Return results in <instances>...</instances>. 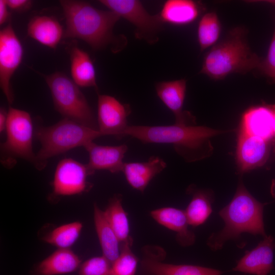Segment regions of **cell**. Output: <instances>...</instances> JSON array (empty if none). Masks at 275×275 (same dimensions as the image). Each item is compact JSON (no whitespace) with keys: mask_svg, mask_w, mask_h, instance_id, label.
Returning a JSON list of instances; mask_svg holds the SVG:
<instances>
[{"mask_svg":"<svg viewBox=\"0 0 275 275\" xmlns=\"http://www.w3.org/2000/svg\"><path fill=\"white\" fill-rule=\"evenodd\" d=\"M60 3L66 21L64 38L82 40L94 50L111 46L115 53L126 45L124 35L113 33L114 26L121 18L115 12L98 9L82 1L62 0Z\"/></svg>","mask_w":275,"mask_h":275,"instance_id":"6da1fadb","label":"cell"},{"mask_svg":"<svg viewBox=\"0 0 275 275\" xmlns=\"http://www.w3.org/2000/svg\"><path fill=\"white\" fill-rule=\"evenodd\" d=\"M225 132L203 126L129 125L124 136L135 138L144 144L171 145L187 162H194L209 156L212 150L210 139Z\"/></svg>","mask_w":275,"mask_h":275,"instance_id":"7a4b0ae2","label":"cell"},{"mask_svg":"<svg viewBox=\"0 0 275 275\" xmlns=\"http://www.w3.org/2000/svg\"><path fill=\"white\" fill-rule=\"evenodd\" d=\"M265 204L257 201L240 181L232 200L218 212L225 223L224 228L211 234L208 246L213 251L219 250L227 241L238 240L243 233L265 237L263 218Z\"/></svg>","mask_w":275,"mask_h":275,"instance_id":"3957f363","label":"cell"},{"mask_svg":"<svg viewBox=\"0 0 275 275\" xmlns=\"http://www.w3.org/2000/svg\"><path fill=\"white\" fill-rule=\"evenodd\" d=\"M244 36L242 29L232 30L226 39L206 53L200 73L217 80L232 73L259 70L262 59L251 50Z\"/></svg>","mask_w":275,"mask_h":275,"instance_id":"277c9868","label":"cell"},{"mask_svg":"<svg viewBox=\"0 0 275 275\" xmlns=\"http://www.w3.org/2000/svg\"><path fill=\"white\" fill-rule=\"evenodd\" d=\"M101 136L98 130L64 118L53 125L39 127L36 130L35 137L41 145L36 155L46 166L47 159L76 147H84Z\"/></svg>","mask_w":275,"mask_h":275,"instance_id":"5b68a950","label":"cell"},{"mask_svg":"<svg viewBox=\"0 0 275 275\" xmlns=\"http://www.w3.org/2000/svg\"><path fill=\"white\" fill-rule=\"evenodd\" d=\"M43 76L50 91L55 109L64 118L98 130L93 112L72 79L61 72Z\"/></svg>","mask_w":275,"mask_h":275,"instance_id":"8992f818","label":"cell"},{"mask_svg":"<svg viewBox=\"0 0 275 275\" xmlns=\"http://www.w3.org/2000/svg\"><path fill=\"white\" fill-rule=\"evenodd\" d=\"M6 132V141L1 144L3 164L11 167L16 158H21L31 163L38 170L46 167L33 150V127L29 113L10 107Z\"/></svg>","mask_w":275,"mask_h":275,"instance_id":"52a82bcc","label":"cell"},{"mask_svg":"<svg viewBox=\"0 0 275 275\" xmlns=\"http://www.w3.org/2000/svg\"><path fill=\"white\" fill-rule=\"evenodd\" d=\"M99 2L123 18L135 27L137 39L153 44L158 40V35L163 23L158 14L151 15L142 3L136 0H100Z\"/></svg>","mask_w":275,"mask_h":275,"instance_id":"ba28073f","label":"cell"},{"mask_svg":"<svg viewBox=\"0 0 275 275\" xmlns=\"http://www.w3.org/2000/svg\"><path fill=\"white\" fill-rule=\"evenodd\" d=\"M23 55V46L10 22L0 31V86L10 104L14 100L10 80Z\"/></svg>","mask_w":275,"mask_h":275,"instance_id":"9c48e42d","label":"cell"},{"mask_svg":"<svg viewBox=\"0 0 275 275\" xmlns=\"http://www.w3.org/2000/svg\"><path fill=\"white\" fill-rule=\"evenodd\" d=\"M93 173L87 164L71 158H65L58 164L52 181L54 197L78 195L87 192L92 187L88 177Z\"/></svg>","mask_w":275,"mask_h":275,"instance_id":"30bf717a","label":"cell"},{"mask_svg":"<svg viewBox=\"0 0 275 275\" xmlns=\"http://www.w3.org/2000/svg\"><path fill=\"white\" fill-rule=\"evenodd\" d=\"M130 113L129 104H123L110 95H98L97 123L98 131L102 136H124Z\"/></svg>","mask_w":275,"mask_h":275,"instance_id":"8fae6325","label":"cell"},{"mask_svg":"<svg viewBox=\"0 0 275 275\" xmlns=\"http://www.w3.org/2000/svg\"><path fill=\"white\" fill-rule=\"evenodd\" d=\"M271 142L260 137L239 133L236 158L240 173H245L265 163L270 154Z\"/></svg>","mask_w":275,"mask_h":275,"instance_id":"7c38bea8","label":"cell"},{"mask_svg":"<svg viewBox=\"0 0 275 275\" xmlns=\"http://www.w3.org/2000/svg\"><path fill=\"white\" fill-rule=\"evenodd\" d=\"M157 96L173 113L175 123L180 125H194L196 118L193 114L183 110L186 92V80L180 79L162 81L155 85Z\"/></svg>","mask_w":275,"mask_h":275,"instance_id":"4fadbf2b","label":"cell"},{"mask_svg":"<svg viewBox=\"0 0 275 275\" xmlns=\"http://www.w3.org/2000/svg\"><path fill=\"white\" fill-rule=\"evenodd\" d=\"M274 238L271 235H266L256 247L245 251L231 270L254 275H267L274 269Z\"/></svg>","mask_w":275,"mask_h":275,"instance_id":"5bb4252c","label":"cell"},{"mask_svg":"<svg viewBox=\"0 0 275 275\" xmlns=\"http://www.w3.org/2000/svg\"><path fill=\"white\" fill-rule=\"evenodd\" d=\"M89 154L88 168L93 174L97 170H105L117 174L122 172L123 158L128 150L125 144L102 146L92 142L84 147Z\"/></svg>","mask_w":275,"mask_h":275,"instance_id":"9a60e30c","label":"cell"},{"mask_svg":"<svg viewBox=\"0 0 275 275\" xmlns=\"http://www.w3.org/2000/svg\"><path fill=\"white\" fill-rule=\"evenodd\" d=\"M273 122V104L263 103L253 106L243 113L240 132L260 137L272 143Z\"/></svg>","mask_w":275,"mask_h":275,"instance_id":"2e32d148","label":"cell"},{"mask_svg":"<svg viewBox=\"0 0 275 275\" xmlns=\"http://www.w3.org/2000/svg\"><path fill=\"white\" fill-rule=\"evenodd\" d=\"M151 217L159 224L176 232V239L182 246L193 244L196 240L195 233L188 229V223L184 210L166 207L150 212Z\"/></svg>","mask_w":275,"mask_h":275,"instance_id":"e0dca14e","label":"cell"},{"mask_svg":"<svg viewBox=\"0 0 275 275\" xmlns=\"http://www.w3.org/2000/svg\"><path fill=\"white\" fill-rule=\"evenodd\" d=\"M203 5L193 0H168L158 14L163 23L176 26L190 24L204 11Z\"/></svg>","mask_w":275,"mask_h":275,"instance_id":"ac0fdd59","label":"cell"},{"mask_svg":"<svg viewBox=\"0 0 275 275\" xmlns=\"http://www.w3.org/2000/svg\"><path fill=\"white\" fill-rule=\"evenodd\" d=\"M166 167L162 158L152 156L144 162H124L122 172L132 188L143 193L150 181Z\"/></svg>","mask_w":275,"mask_h":275,"instance_id":"d6986e66","label":"cell"},{"mask_svg":"<svg viewBox=\"0 0 275 275\" xmlns=\"http://www.w3.org/2000/svg\"><path fill=\"white\" fill-rule=\"evenodd\" d=\"M157 256L154 255L145 256L142 260V268L148 275H222L223 273V271L218 269L198 265L164 263Z\"/></svg>","mask_w":275,"mask_h":275,"instance_id":"ffe728a7","label":"cell"},{"mask_svg":"<svg viewBox=\"0 0 275 275\" xmlns=\"http://www.w3.org/2000/svg\"><path fill=\"white\" fill-rule=\"evenodd\" d=\"M28 36L40 44L55 49L64 37L60 23L54 18L38 15L31 19L27 25Z\"/></svg>","mask_w":275,"mask_h":275,"instance_id":"44dd1931","label":"cell"},{"mask_svg":"<svg viewBox=\"0 0 275 275\" xmlns=\"http://www.w3.org/2000/svg\"><path fill=\"white\" fill-rule=\"evenodd\" d=\"M81 259L70 249H58L41 261L35 267V275H57L76 270Z\"/></svg>","mask_w":275,"mask_h":275,"instance_id":"7402d4cb","label":"cell"},{"mask_svg":"<svg viewBox=\"0 0 275 275\" xmlns=\"http://www.w3.org/2000/svg\"><path fill=\"white\" fill-rule=\"evenodd\" d=\"M94 221L102 256L112 264L120 254V242L107 222L104 211L96 203L94 204Z\"/></svg>","mask_w":275,"mask_h":275,"instance_id":"603a6c76","label":"cell"},{"mask_svg":"<svg viewBox=\"0 0 275 275\" xmlns=\"http://www.w3.org/2000/svg\"><path fill=\"white\" fill-rule=\"evenodd\" d=\"M70 69L73 81L80 87H94L97 92L94 66L89 54L76 46L70 50Z\"/></svg>","mask_w":275,"mask_h":275,"instance_id":"cb8c5ba5","label":"cell"},{"mask_svg":"<svg viewBox=\"0 0 275 275\" xmlns=\"http://www.w3.org/2000/svg\"><path fill=\"white\" fill-rule=\"evenodd\" d=\"M105 216L121 244H132L127 215L122 206V197L115 194L108 201L104 211Z\"/></svg>","mask_w":275,"mask_h":275,"instance_id":"d4e9b609","label":"cell"},{"mask_svg":"<svg viewBox=\"0 0 275 275\" xmlns=\"http://www.w3.org/2000/svg\"><path fill=\"white\" fill-rule=\"evenodd\" d=\"M192 198L185 212L189 226H199L204 224L212 213L213 199L210 191L190 186L187 189Z\"/></svg>","mask_w":275,"mask_h":275,"instance_id":"484cf974","label":"cell"},{"mask_svg":"<svg viewBox=\"0 0 275 275\" xmlns=\"http://www.w3.org/2000/svg\"><path fill=\"white\" fill-rule=\"evenodd\" d=\"M221 32V24L215 12L205 14L198 25V41L201 51L215 45Z\"/></svg>","mask_w":275,"mask_h":275,"instance_id":"4316f807","label":"cell"},{"mask_svg":"<svg viewBox=\"0 0 275 275\" xmlns=\"http://www.w3.org/2000/svg\"><path fill=\"white\" fill-rule=\"evenodd\" d=\"M82 228L80 222L63 225L53 229L42 238L58 249H69L78 239Z\"/></svg>","mask_w":275,"mask_h":275,"instance_id":"83f0119b","label":"cell"},{"mask_svg":"<svg viewBox=\"0 0 275 275\" xmlns=\"http://www.w3.org/2000/svg\"><path fill=\"white\" fill-rule=\"evenodd\" d=\"M132 244H121L120 254L112 263L111 275H134L138 266V259L132 252Z\"/></svg>","mask_w":275,"mask_h":275,"instance_id":"f1b7e54d","label":"cell"},{"mask_svg":"<svg viewBox=\"0 0 275 275\" xmlns=\"http://www.w3.org/2000/svg\"><path fill=\"white\" fill-rule=\"evenodd\" d=\"M111 265L103 256L94 257L81 264L78 275H111Z\"/></svg>","mask_w":275,"mask_h":275,"instance_id":"f546056e","label":"cell"},{"mask_svg":"<svg viewBox=\"0 0 275 275\" xmlns=\"http://www.w3.org/2000/svg\"><path fill=\"white\" fill-rule=\"evenodd\" d=\"M259 70L271 83L275 84V28L267 56L262 59Z\"/></svg>","mask_w":275,"mask_h":275,"instance_id":"4dcf8cb0","label":"cell"},{"mask_svg":"<svg viewBox=\"0 0 275 275\" xmlns=\"http://www.w3.org/2000/svg\"><path fill=\"white\" fill-rule=\"evenodd\" d=\"M6 2L9 8L17 12L26 11L32 5V1L29 0H6Z\"/></svg>","mask_w":275,"mask_h":275,"instance_id":"1f68e13d","label":"cell"},{"mask_svg":"<svg viewBox=\"0 0 275 275\" xmlns=\"http://www.w3.org/2000/svg\"><path fill=\"white\" fill-rule=\"evenodd\" d=\"M10 19V13L6 0H0V24L3 25Z\"/></svg>","mask_w":275,"mask_h":275,"instance_id":"d6a6232c","label":"cell"},{"mask_svg":"<svg viewBox=\"0 0 275 275\" xmlns=\"http://www.w3.org/2000/svg\"><path fill=\"white\" fill-rule=\"evenodd\" d=\"M8 117V112L3 107L0 109V132L3 133L6 130V124Z\"/></svg>","mask_w":275,"mask_h":275,"instance_id":"836d02e7","label":"cell"},{"mask_svg":"<svg viewBox=\"0 0 275 275\" xmlns=\"http://www.w3.org/2000/svg\"><path fill=\"white\" fill-rule=\"evenodd\" d=\"M273 117H274V122H273V139L272 140V143L274 145V150L275 152V104H273Z\"/></svg>","mask_w":275,"mask_h":275,"instance_id":"e575fe53","label":"cell"},{"mask_svg":"<svg viewBox=\"0 0 275 275\" xmlns=\"http://www.w3.org/2000/svg\"><path fill=\"white\" fill-rule=\"evenodd\" d=\"M270 193L272 197L275 198V179H273L270 186Z\"/></svg>","mask_w":275,"mask_h":275,"instance_id":"d590c367","label":"cell"},{"mask_svg":"<svg viewBox=\"0 0 275 275\" xmlns=\"http://www.w3.org/2000/svg\"><path fill=\"white\" fill-rule=\"evenodd\" d=\"M262 2H264L265 3L270 4V5L275 7V0L264 1Z\"/></svg>","mask_w":275,"mask_h":275,"instance_id":"8d00e7d4","label":"cell"}]
</instances>
